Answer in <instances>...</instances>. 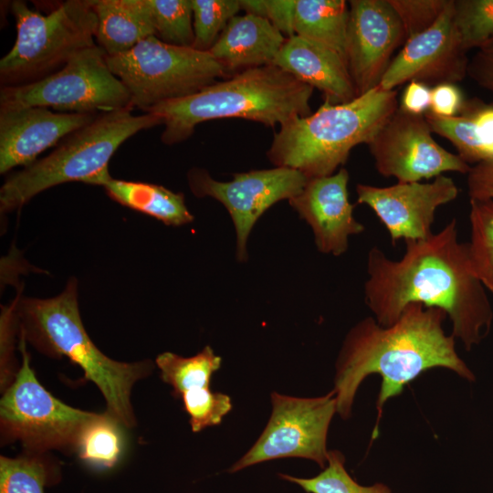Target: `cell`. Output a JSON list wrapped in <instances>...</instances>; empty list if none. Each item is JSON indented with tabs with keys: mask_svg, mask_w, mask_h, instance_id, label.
Segmentation results:
<instances>
[{
	"mask_svg": "<svg viewBox=\"0 0 493 493\" xmlns=\"http://www.w3.org/2000/svg\"><path fill=\"white\" fill-rule=\"evenodd\" d=\"M367 274L364 299L382 326L394 323L409 304L420 303L442 309L451 320L452 335L467 351L490 330L492 307L472 269L467 243L457 238L456 219L425 240L405 241L400 259L372 247Z\"/></svg>",
	"mask_w": 493,
	"mask_h": 493,
	"instance_id": "obj_1",
	"label": "cell"
},
{
	"mask_svg": "<svg viewBox=\"0 0 493 493\" xmlns=\"http://www.w3.org/2000/svg\"><path fill=\"white\" fill-rule=\"evenodd\" d=\"M446 317L438 308L411 303L392 325L382 326L373 317L354 325L343 341L335 365L333 391L341 417L351 416L360 384L372 373L382 377L378 419L385 402L428 369L447 368L474 381L475 375L456 353L455 337L443 329Z\"/></svg>",
	"mask_w": 493,
	"mask_h": 493,
	"instance_id": "obj_2",
	"label": "cell"
},
{
	"mask_svg": "<svg viewBox=\"0 0 493 493\" xmlns=\"http://www.w3.org/2000/svg\"><path fill=\"white\" fill-rule=\"evenodd\" d=\"M19 336L49 357H67L100 391L105 414L124 428L136 425L131 390L153 369L149 361L123 362L110 359L93 343L79 313L78 282L72 278L64 290L49 299L16 298Z\"/></svg>",
	"mask_w": 493,
	"mask_h": 493,
	"instance_id": "obj_3",
	"label": "cell"
},
{
	"mask_svg": "<svg viewBox=\"0 0 493 493\" xmlns=\"http://www.w3.org/2000/svg\"><path fill=\"white\" fill-rule=\"evenodd\" d=\"M314 89L275 65L248 68L190 96L160 103L146 112L163 125L161 141L189 139L202 122L239 118L274 128L311 113Z\"/></svg>",
	"mask_w": 493,
	"mask_h": 493,
	"instance_id": "obj_4",
	"label": "cell"
},
{
	"mask_svg": "<svg viewBox=\"0 0 493 493\" xmlns=\"http://www.w3.org/2000/svg\"><path fill=\"white\" fill-rule=\"evenodd\" d=\"M398 109L397 91L380 86L343 104L328 101L275 132L267 157L309 180L331 175L357 145L369 144Z\"/></svg>",
	"mask_w": 493,
	"mask_h": 493,
	"instance_id": "obj_5",
	"label": "cell"
},
{
	"mask_svg": "<svg viewBox=\"0 0 493 493\" xmlns=\"http://www.w3.org/2000/svg\"><path fill=\"white\" fill-rule=\"evenodd\" d=\"M131 109L103 112L67 136L47 157L10 175L0 189V210L20 209L37 194L68 182L88 184L108 170L117 149L137 132L162 125L158 116Z\"/></svg>",
	"mask_w": 493,
	"mask_h": 493,
	"instance_id": "obj_6",
	"label": "cell"
},
{
	"mask_svg": "<svg viewBox=\"0 0 493 493\" xmlns=\"http://www.w3.org/2000/svg\"><path fill=\"white\" fill-rule=\"evenodd\" d=\"M10 11L16 37L0 60L1 87L41 79L96 45L97 16L92 0H67L46 16L30 9L26 2L15 0Z\"/></svg>",
	"mask_w": 493,
	"mask_h": 493,
	"instance_id": "obj_7",
	"label": "cell"
},
{
	"mask_svg": "<svg viewBox=\"0 0 493 493\" xmlns=\"http://www.w3.org/2000/svg\"><path fill=\"white\" fill-rule=\"evenodd\" d=\"M106 62L128 90L132 108L144 112L228 78L209 52L166 44L155 36L125 53L106 55Z\"/></svg>",
	"mask_w": 493,
	"mask_h": 493,
	"instance_id": "obj_8",
	"label": "cell"
},
{
	"mask_svg": "<svg viewBox=\"0 0 493 493\" xmlns=\"http://www.w3.org/2000/svg\"><path fill=\"white\" fill-rule=\"evenodd\" d=\"M26 343L19 336L22 363L2 393V444L19 442L26 453L76 452L84 429L98 413L74 408L53 396L37 379Z\"/></svg>",
	"mask_w": 493,
	"mask_h": 493,
	"instance_id": "obj_9",
	"label": "cell"
},
{
	"mask_svg": "<svg viewBox=\"0 0 493 493\" xmlns=\"http://www.w3.org/2000/svg\"><path fill=\"white\" fill-rule=\"evenodd\" d=\"M26 107L97 114L133 109L128 90L109 68L106 53L98 45L79 52L41 79L1 87L0 110Z\"/></svg>",
	"mask_w": 493,
	"mask_h": 493,
	"instance_id": "obj_10",
	"label": "cell"
},
{
	"mask_svg": "<svg viewBox=\"0 0 493 493\" xmlns=\"http://www.w3.org/2000/svg\"><path fill=\"white\" fill-rule=\"evenodd\" d=\"M272 412L251 448L228 469L236 473L250 466L286 457L312 460L322 469L328 462L327 435L337 413L334 391L319 397H294L273 392Z\"/></svg>",
	"mask_w": 493,
	"mask_h": 493,
	"instance_id": "obj_11",
	"label": "cell"
},
{
	"mask_svg": "<svg viewBox=\"0 0 493 493\" xmlns=\"http://www.w3.org/2000/svg\"><path fill=\"white\" fill-rule=\"evenodd\" d=\"M308 181L300 172L287 167L236 173L227 182L214 179L203 168L194 167L187 173L194 195L212 197L227 210L236 230L239 262L248 259L247 240L257 221L273 205L298 195Z\"/></svg>",
	"mask_w": 493,
	"mask_h": 493,
	"instance_id": "obj_12",
	"label": "cell"
},
{
	"mask_svg": "<svg viewBox=\"0 0 493 493\" xmlns=\"http://www.w3.org/2000/svg\"><path fill=\"white\" fill-rule=\"evenodd\" d=\"M425 115L399 107L368 144L378 173L398 183L421 182L446 172L467 174L471 166L439 145Z\"/></svg>",
	"mask_w": 493,
	"mask_h": 493,
	"instance_id": "obj_13",
	"label": "cell"
},
{
	"mask_svg": "<svg viewBox=\"0 0 493 493\" xmlns=\"http://www.w3.org/2000/svg\"><path fill=\"white\" fill-rule=\"evenodd\" d=\"M346 64L357 97L379 86L393 52L407 39L388 0H351Z\"/></svg>",
	"mask_w": 493,
	"mask_h": 493,
	"instance_id": "obj_14",
	"label": "cell"
},
{
	"mask_svg": "<svg viewBox=\"0 0 493 493\" xmlns=\"http://www.w3.org/2000/svg\"><path fill=\"white\" fill-rule=\"evenodd\" d=\"M459 190L444 174L430 183H398L390 186L356 185L357 203L368 205L387 229L392 244L425 240L432 236L436 209L453 202Z\"/></svg>",
	"mask_w": 493,
	"mask_h": 493,
	"instance_id": "obj_15",
	"label": "cell"
},
{
	"mask_svg": "<svg viewBox=\"0 0 493 493\" xmlns=\"http://www.w3.org/2000/svg\"><path fill=\"white\" fill-rule=\"evenodd\" d=\"M469 58L453 22V0L427 30L406 39L392 59L379 86L394 90L400 85L418 81L436 86L456 84L467 76Z\"/></svg>",
	"mask_w": 493,
	"mask_h": 493,
	"instance_id": "obj_16",
	"label": "cell"
},
{
	"mask_svg": "<svg viewBox=\"0 0 493 493\" xmlns=\"http://www.w3.org/2000/svg\"><path fill=\"white\" fill-rule=\"evenodd\" d=\"M349 173L341 168L331 175L309 179L303 190L288 200L290 206L312 229L317 249L339 257L349 246V236L364 232L353 216L349 200Z\"/></svg>",
	"mask_w": 493,
	"mask_h": 493,
	"instance_id": "obj_17",
	"label": "cell"
},
{
	"mask_svg": "<svg viewBox=\"0 0 493 493\" xmlns=\"http://www.w3.org/2000/svg\"><path fill=\"white\" fill-rule=\"evenodd\" d=\"M98 115L57 113L45 107L0 110V173L30 165L41 152L88 125Z\"/></svg>",
	"mask_w": 493,
	"mask_h": 493,
	"instance_id": "obj_18",
	"label": "cell"
},
{
	"mask_svg": "<svg viewBox=\"0 0 493 493\" xmlns=\"http://www.w3.org/2000/svg\"><path fill=\"white\" fill-rule=\"evenodd\" d=\"M273 65L318 89L330 104L347 103L357 97L345 59L305 37L294 35L286 38Z\"/></svg>",
	"mask_w": 493,
	"mask_h": 493,
	"instance_id": "obj_19",
	"label": "cell"
},
{
	"mask_svg": "<svg viewBox=\"0 0 493 493\" xmlns=\"http://www.w3.org/2000/svg\"><path fill=\"white\" fill-rule=\"evenodd\" d=\"M286 37L267 19L250 13L234 16L209 53L227 77L273 65Z\"/></svg>",
	"mask_w": 493,
	"mask_h": 493,
	"instance_id": "obj_20",
	"label": "cell"
},
{
	"mask_svg": "<svg viewBox=\"0 0 493 493\" xmlns=\"http://www.w3.org/2000/svg\"><path fill=\"white\" fill-rule=\"evenodd\" d=\"M97 16L95 39L107 56L125 53L155 36L147 0H92Z\"/></svg>",
	"mask_w": 493,
	"mask_h": 493,
	"instance_id": "obj_21",
	"label": "cell"
},
{
	"mask_svg": "<svg viewBox=\"0 0 493 493\" xmlns=\"http://www.w3.org/2000/svg\"><path fill=\"white\" fill-rule=\"evenodd\" d=\"M88 184L103 186L114 201L167 226H179L194 220L185 205L184 194L174 193L164 186L113 179L109 170L96 175Z\"/></svg>",
	"mask_w": 493,
	"mask_h": 493,
	"instance_id": "obj_22",
	"label": "cell"
},
{
	"mask_svg": "<svg viewBox=\"0 0 493 493\" xmlns=\"http://www.w3.org/2000/svg\"><path fill=\"white\" fill-rule=\"evenodd\" d=\"M349 4L344 0H296L295 35L321 44L346 61Z\"/></svg>",
	"mask_w": 493,
	"mask_h": 493,
	"instance_id": "obj_23",
	"label": "cell"
},
{
	"mask_svg": "<svg viewBox=\"0 0 493 493\" xmlns=\"http://www.w3.org/2000/svg\"><path fill=\"white\" fill-rule=\"evenodd\" d=\"M155 363L162 380L173 387V394L181 397L198 388H210L212 375L219 370L222 358L206 345L192 357L165 351L156 357Z\"/></svg>",
	"mask_w": 493,
	"mask_h": 493,
	"instance_id": "obj_24",
	"label": "cell"
},
{
	"mask_svg": "<svg viewBox=\"0 0 493 493\" xmlns=\"http://www.w3.org/2000/svg\"><path fill=\"white\" fill-rule=\"evenodd\" d=\"M58 477V467L45 454L0 456V493H44Z\"/></svg>",
	"mask_w": 493,
	"mask_h": 493,
	"instance_id": "obj_25",
	"label": "cell"
},
{
	"mask_svg": "<svg viewBox=\"0 0 493 493\" xmlns=\"http://www.w3.org/2000/svg\"><path fill=\"white\" fill-rule=\"evenodd\" d=\"M123 426L101 413L84 429L76 452L86 464L110 468L120 460L124 447Z\"/></svg>",
	"mask_w": 493,
	"mask_h": 493,
	"instance_id": "obj_26",
	"label": "cell"
},
{
	"mask_svg": "<svg viewBox=\"0 0 493 493\" xmlns=\"http://www.w3.org/2000/svg\"><path fill=\"white\" fill-rule=\"evenodd\" d=\"M469 221L467 247L472 269L493 293V200L470 199Z\"/></svg>",
	"mask_w": 493,
	"mask_h": 493,
	"instance_id": "obj_27",
	"label": "cell"
},
{
	"mask_svg": "<svg viewBox=\"0 0 493 493\" xmlns=\"http://www.w3.org/2000/svg\"><path fill=\"white\" fill-rule=\"evenodd\" d=\"M425 117L431 131L448 140L456 149V154L469 165L492 158L473 116L464 104L456 116L441 117L427 111Z\"/></svg>",
	"mask_w": 493,
	"mask_h": 493,
	"instance_id": "obj_28",
	"label": "cell"
},
{
	"mask_svg": "<svg viewBox=\"0 0 493 493\" xmlns=\"http://www.w3.org/2000/svg\"><path fill=\"white\" fill-rule=\"evenodd\" d=\"M341 452L330 450L326 467L317 476L304 478L280 473L278 477L299 486L307 493H394L380 482L371 486L360 485L347 472Z\"/></svg>",
	"mask_w": 493,
	"mask_h": 493,
	"instance_id": "obj_29",
	"label": "cell"
},
{
	"mask_svg": "<svg viewBox=\"0 0 493 493\" xmlns=\"http://www.w3.org/2000/svg\"><path fill=\"white\" fill-rule=\"evenodd\" d=\"M155 37L178 47H192L194 35L191 0H147Z\"/></svg>",
	"mask_w": 493,
	"mask_h": 493,
	"instance_id": "obj_30",
	"label": "cell"
},
{
	"mask_svg": "<svg viewBox=\"0 0 493 493\" xmlns=\"http://www.w3.org/2000/svg\"><path fill=\"white\" fill-rule=\"evenodd\" d=\"M193 48L209 52L229 21L241 10L239 0H191Z\"/></svg>",
	"mask_w": 493,
	"mask_h": 493,
	"instance_id": "obj_31",
	"label": "cell"
},
{
	"mask_svg": "<svg viewBox=\"0 0 493 493\" xmlns=\"http://www.w3.org/2000/svg\"><path fill=\"white\" fill-rule=\"evenodd\" d=\"M453 22L468 52L493 38V0H453Z\"/></svg>",
	"mask_w": 493,
	"mask_h": 493,
	"instance_id": "obj_32",
	"label": "cell"
},
{
	"mask_svg": "<svg viewBox=\"0 0 493 493\" xmlns=\"http://www.w3.org/2000/svg\"><path fill=\"white\" fill-rule=\"evenodd\" d=\"M184 411L194 433L220 425L224 416L232 410L229 395L212 392L210 388L190 390L181 396Z\"/></svg>",
	"mask_w": 493,
	"mask_h": 493,
	"instance_id": "obj_33",
	"label": "cell"
},
{
	"mask_svg": "<svg viewBox=\"0 0 493 493\" xmlns=\"http://www.w3.org/2000/svg\"><path fill=\"white\" fill-rule=\"evenodd\" d=\"M404 28L407 38L430 28L449 0H388Z\"/></svg>",
	"mask_w": 493,
	"mask_h": 493,
	"instance_id": "obj_34",
	"label": "cell"
},
{
	"mask_svg": "<svg viewBox=\"0 0 493 493\" xmlns=\"http://www.w3.org/2000/svg\"><path fill=\"white\" fill-rule=\"evenodd\" d=\"M246 13L267 19L288 38L295 35L293 18L296 0H239Z\"/></svg>",
	"mask_w": 493,
	"mask_h": 493,
	"instance_id": "obj_35",
	"label": "cell"
},
{
	"mask_svg": "<svg viewBox=\"0 0 493 493\" xmlns=\"http://www.w3.org/2000/svg\"><path fill=\"white\" fill-rule=\"evenodd\" d=\"M18 333L16 300L5 307L1 314V360L0 386L3 393L15 380L19 368H16L14 356L15 336Z\"/></svg>",
	"mask_w": 493,
	"mask_h": 493,
	"instance_id": "obj_36",
	"label": "cell"
},
{
	"mask_svg": "<svg viewBox=\"0 0 493 493\" xmlns=\"http://www.w3.org/2000/svg\"><path fill=\"white\" fill-rule=\"evenodd\" d=\"M465 100L460 89L453 83H442L431 89L429 112L441 117L460 113Z\"/></svg>",
	"mask_w": 493,
	"mask_h": 493,
	"instance_id": "obj_37",
	"label": "cell"
},
{
	"mask_svg": "<svg viewBox=\"0 0 493 493\" xmlns=\"http://www.w3.org/2000/svg\"><path fill=\"white\" fill-rule=\"evenodd\" d=\"M467 76L479 87L493 93V38L477 48L469 59Z\"/></svg>",
	"mask_w": 493,
	"mask_h": 493,
	"instance_id": "obj_38",
	"label": "cell"
},
{
	"mask_svg": "<svg viewBox=\"0 0 493 493\" xmlns=\"http://www.w3.org/2000/svg\"><path fill=\"white\" fill-rule=\"evenodd\" d=\"M467 184L470 199L493 200V158L471 166Z\"/></svg>",
	"mask_w": 493,
	"mask_h": 493,
	"instance_id": "obj_39",
	"label": "cell"
},
{
	"mask_svg": "<svg viewBox=\"0 0 493 493\" xmlns=\"http://www.w3.org/2000/svg\"><path fill=\"white\" fill-rule=\"evenodd\" d=\"M431 89L418 81L408 82L401 97L399 108L414 115H425L430 108Z\"/></svg>",
	"mask_w": 493,
	"mask_h": 493,
	"instance_id": "obj_40",
	"label": "cell"
},
{
	"mask_svg": "<svg viewBox=\"0 0 493 493\" xmlns=\"http://www.w3.org/2000/svg\"><path fill=\"white\" fill-rule=\"evenodd\" d=\"M464 106L473 116L480 137L488 148L493 158V105L479 100H468Z\"/></svg>",
	"mask_w": 493,
	"mask_h": 493,
	"instance_id": "obj_41",
	"label": "cell"
}]
</instances>
